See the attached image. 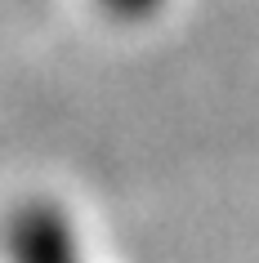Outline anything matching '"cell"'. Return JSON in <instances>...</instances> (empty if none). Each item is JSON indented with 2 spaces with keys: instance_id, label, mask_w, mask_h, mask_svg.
Returning a JSON list of instances; mask_svg holds the SVG:
<instances>
[{
  "instance_id": "1",
  "label": "cell",
  "mask_w": 259,
  "mask_h": 263,
  "mask_svg": "<svg viewBox=\"0 0 259 263\" xmlns=\"http://www.w3.org/2000/svg\"><path fill=\"white\" fill-rule=\"evenodd\" d=\"M18 254L23 263H76L67 250V232L58 228L49 210H27V219L18 228Z\"/></svg>"
},
{
  "instance_id": "2",
  "label": "cell",
  "mask_w": 259,
  "mask_h": 263,
  "mask_svg": "<svg viewBox=\"0 0 259 263\" xmlns=\"http://www.w3.org/2000/svg\"><path fill=\"white\" fill-rule=\"evenodd\" d=\"M112 9H121V14H143V9H152L157 0H108Z\"/></svg>"
}]
</instances>
